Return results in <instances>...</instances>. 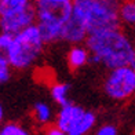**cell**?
Returning a JSON list of instances; mask_svg holds the SVG:
<instances>
[{"mask_svg": "<svg viewBox=\"0 0 135 135\" xmlns=\"http://www.w3.org/2000/svg\"><path fill=\"white\" fill-rule=\"evenodd\" d=\"M85 46L91 51L90 62L103 65L108 69L130 65L135 55L132 41L120 26L90 33L85 40Z\"/></svg>", "mask_w": 135, "mask_h": 135, "instance_id": "cell-1", "label": "cell"}, {"mask_svg": "<svg viewBox=\"0 0 135 135\" xmlns=\"http://www.w3.org/2000/svg\"><path fill=\"white\" fill-rule=\"evenodd\" d=\"M11 69H14L13 66H11L10 61L7 59V57L3 54L2 57H0V83L4 84L10 80L11 77Z\"/></svg>", "mask_w": 135, "mask_h": 135, "instance_id": "cell-16", "label": "cell"}, {"mask_svg": "<svg viewBox=\"0 0 135 135\" xmlns=\"http://www.w3.org/2000/svg\"><path fill=\"white\" fill-rule=\"evenodd\" d=\"M3 116H4V108L0 106V120H3Z\"/></svg>", "mask_w": 135, "mask_h": 135, "instance_id": "cell-20", "label": "cell"}, {"mask_svg": "<svg viewBox=\"0 0 135 135\" xmlns=\"http://www.w3.org/2000/svg\"><path fill=\"white\" fill-rule=\"evenodd\" d=\"M132 68H134V69H135V55H134V58H132V61H131V64H130Z\"/></svg>", "mask_w": 135, "mask_h": 135, "instance_id": "cell-21", "label": "cell"}, {"mask_svg": "<svg viewBox=\"0 0 135 135\" xmlns=\"http://www.w3.org/2000/svg\"><path fill=\"white\" fill-rule=\"evenodd\" d=\"M123 0H72L73 18L87 29L88 35L98 30L119 28Z\"/></svg>", "mask_w": 135, "mask_h": 135, "instance_id": "cell-2", "label": "cell"}, {"mask_svg": "<svg viewBox=\"0 0 135 135\" xmlns=\"http://www.w3.org/2000/svg\"><path fill=\"white\" fill-rule=\"evenodd\" d=\"M90 58H91V51L88 50L87 46L81 44H73L66 55L68 66L72 70L81 69L83 66H85L90 62Z\"/></svg>", "mask_w": 135, "mask_h": 135, "instance_id": "cell-9", "label": "cell"}, {"mask_svg": "<svg viewBox=\"0 0 135 135\" xmlns=\"http://www.w3.org/2000/svg\"><path fill=\"white\" fill-rule=\"evenodd\" d=\"M29 131L26 127L20 123H6L0 130V135H28Z\"/></svg>", "mask_w": 135, "mask_h": 135, "instance_id": "cell-15", "label": "cell"}, {"mask_svg": "<svg viewBox=\"0 0 135 135\" xmlns=\"http://www.w3.org/2000/svg\"><path fill=\"white\" fill-rule=\"evenodd\" d=\"M84 113H85V109H83L80 105L69 102L66 105L59 106V110L57 116H55L54 123L65 132V135H69L70 131L76 127L79 120L83 117Z\"/></svg>", "mask_w": 135, "mask_h": 135, "instance_id": "cell-7", "label": "cell"}, {"mask_svg": "<svg viewBox=\"0 0 135 135\" xmlns=\"http://www.w3.org/2000/svg\"><path fill=\"white\" fill-rule=\"evenodd\" d=\"M37 13V26L46 43L62 40V33L66 22L73 17L72 0L51 2V0H35Z\"/></svg>", "mask_w": 135, "mask_h": 135, "instance_id": "cell-4", "label": "cell"}, {"mask_svg": "<svg viewBox=\"0 0 135 135\" xmlns=\"http://www.w3.org/2000/svg\"><path fill=\"white\" fill-rule=\"evenodd\" d=\"M44 130H46V134L47 135H65V132L61 130V128L55 124V123H52V124H50V126H47Z\"/></svg>", "mask_w": 135, "mask_h": 135, "instance_id": "cell-19", "label": "cell"}, {"mask_svg": "<svg viewBox=\"0 0 135 135\" xmlns=\"http://www.w3.org/2000/svg\"><path fill=\"white\" fill-rule=\"evenodd\" d=\"M117 127L113 124H103L95 131L97 135H117Z\"/></svg>", "mask_w": 135, "mask_h": 135, "instance_id": "cell-17", "label": "cell"}, {"mask_svg": "<svg viewBox=\"0 0 135 135\" xmlns=\"http://www.w3.org/2000/svg\"><path fill=\"white\" fill-rule=\"evenodd\" d=\"M120 17L123 23L135 26V0H123Z\"/></svg>", "mask_w": 135, "mask_h": 135, "instance_id": "cell-13", "label": "cell"}, {"mask_svg": "<svg viewBox=\"0 0 135 135\" xmlns=\"http://www.w3.org/2000/svg\"><path fill=\"white\" fill-rule=\"evenodd\" d=\"M97 123V116L93 112L85 110V113L83 114V117L79 120V123L76 124V127L70 131L69 135H85L94 130Z\"/></svg>", "mask_w": 135, "mask_h": 135, "instance_id": "cell-11", "label": "cell"}, {"mask_svg": "<svg viewBox=\"0 0 135 135\" xmlns=\"http://www.w3.org/2000/svg\"><path fill=\"white\" fill-rule=\"evenodd\" d=\"M88 32L76 18H70L66 22L62 33V41L70 43V44H80V43H85L87 40Z\"/></svg>", "mask_w": 135, "mask_h": 135, "instance_id": "cell-8", "label": "cell"}, {"mask_svg": "<svg viewBox=\"0 0 135 135\" xmlns=\"http://www.w3.org/2000/svg\"><path fill=\"white\" fill-rule=\"evenodd\" d=\"M36 21H37V13H36L35 2L21 10L0 14V28L3 32L10 33L21 32L22 29L36 23Z\"/></svg>", "mask_w": 135, "mask_h": 135, "instance_id": "cell-6", "label": "cell"}, {"mask_svg": "<svg viewBox=\"0 0 135 135\" xmlns=\"http://www.w3.org/2000/svg\"><path fill=\"white\" fill-rule=\"evenodd\" d=\"M32 3V0H0V14L21 10Z\"/></svg>", "mask_w": 135, "mask_h": 135, "instance_id": "cell-14", "label": "cell"}, {"mask_svg": "<svg viewBox=\"0 0 135 135\" xmlns=\"http://www.w3.org/2000/svg\"><path fill=\"white\" fill-rule=\"evenodd\" d=\"M32 119L39 127L46 128L54 123L55 117L52 113L51 106L46 102H36L32 109Z\"/></svg>", "mask_w": 135, "mask_h": 135, "instance_id": "cell-10", "label": "cell"}, {"mask_svg": "<svg viewBox=\"0 0 135 135\" xmlns=\"http://www.w3.org/2000/svg\"><path fill=\"white\" fill-rule=\"evenodd\" d=\"M103 91L113 101L124 102L135 97V69L131 65H123L113 69L103 81Z\"/></svg>", "mask_w": 135, "mask_h": 135, "instance_id": "cell-5", "label": "cell"}, {"mask_svg": "<svg viewBox=\"0 0 135 135\" xmlns=\"http://www.w3.org/2000/svg\"><path fill=\"white\" fill-rule=\"evenodd\" d=\"M13 36L14 33H10V32H3L0 33V50H2V52L10 46L11 40H13Z\"/></svg>", "mask_w": 135, "mask_h": 135, "instance_id": "cell-18", "label": "cell"}, {"mask_svg": "<svg viewBox=\"0 0 135 135\" xmlns=\"http://www.w3.org/2000/svg\"><path fill=\"white\" fill-rule=\"evenodd\" d=\"M51 2H65V0H51Z\"/></svg>", "mask_w": 135, "mask_h": 135, "instance_id": "cell-22", "label": "cell"}, {"mask_svg": "<svg viewBox=\"0 0 135 135\" xmlns=\"http://www.w3.org/2000/svg\"><path fill=\"white\" fill-rule=\"evenodd\" d=\"M69 91H70V85L66 83H54L51 84L50 88V94L52 101L57 103V105L62 106L69 103Z\"/></svg>", "mask_w": 135, "mask_h": 135, "instance_id": "cell-12", "label": "cell"}, {"mask_svg": "<svg viewBox=\"0 0 135 135\" xmlns=\"http://www.w3.org/2000/svg\"><path fill=\"white\" fill-rule=\"evenodd\" d=\"M47 44L37 23H33L21 32L14 33L10 46L3 54L10 61L11 66L17 70H25L33 66Z\"/></svg>", "mask_w": 135, "mask_h": 135, "instance_id": "cell-3", "label": "cell"}]
</instances>
